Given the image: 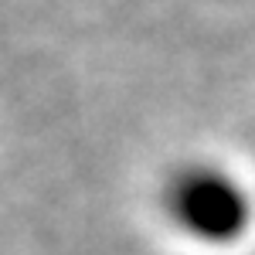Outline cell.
<instances>
[{"instance_id": "6da1fadb", "label": "cell", "mask_w": 255, "mask_h": 255, "mask_svg": "<svg viewBox=\"0 0 255 255\" xmlns=\"http://www.w3.org/2000/svg\"><path fill=\"white\" fill-rule=\"evenodd\" d=\"M174 215L204 238H228L245 225V197L218 174L184 177L174 187Z\"/></svg>"}]
</instances>
